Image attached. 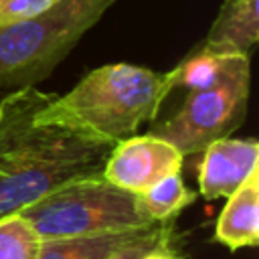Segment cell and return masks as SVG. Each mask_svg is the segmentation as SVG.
<instances>
[{
  "mask_svg": "<svg viewBox=\"0 0 259 259\" xmlns=\"http://www.w3.org/2000/svg\"><path fill=\"white\" fill-rule=\"evenodd\" d=\"M55 93L14 89L0 99V217L20 212L53 188L101 174L111 144L53 123L36 113Z\"/></svg>",
  "mask_w": 259,
  "mask_h": 259,
  "instance_id": "cell-1",
  "label": "cell"
},
{
  "mask_svg": "<svg viewBox=\"0 0 259 259\" xmlns=\"http://www.w3.org/2000/svg\"><path fill=\"white\" fill-rule=\"evenodd\" d=\"M172 89V71L158 73L140 65L109 63L89 71L65 95H53L36 113V121L81 132L113 146L152 121Z\"/></svg>",
  "mask_w": 259,
  "mask_h": 259,
  "instance_id": "cell-2",
  "label": "cell"
},
{
  "mask_svg": "<svg viewBox=\"0 0 259 259\" xmlns=\"http://www.w3.org/2000/svg\"><path fill=\"white\" fill-rule=\"evenodd\" d=\"M115 0H57L49 10L0 26V89L47 79Z\"/></svg>",
  "mask_w": 259,
  "mask_h": 259,
  "instance_id": "cell-3",
  "label": "cell"
},
{
  "mask_svg": "<svg viewBox=\"0 0 259 259\" xmlns=\"http://www.w3.org/2000/svg\"><path fill=\"white\" fill-rule=\"evenodd\" d=\"M40 239H61L148 227L154 221L140 196L111 184L103 174L69 180L20 210Z\"/></svg>",
  "mask_w": 259,
  "mask_h": 259,
  "instance_id": "cell-4",
  "label": "cell"
},
{
  "mask_svg": "<svg viewBox=\"0 0 259 259\" xmlns=\"http://www.w3.org/2000/svg\"><path fill=\"white\" fill-rule=\"evenodd\" d=\"M249 87V55H237L217 83L202 89H188L180 109L154 125L152 134L174 144L182 156L198 154L210 142L231 136L243 123Z\"/></svg>",
  "mask_w": 259,
  "mask_h": 259,
  "instance_id": "cell-5",
  "label": "cell"
},
{
  "mask_svg": "<svg viewBox=\"0 0 259 259\" xmlns=\"http://www.w3.org/2000/svg\"><path fill=\"white\" fill-rule=\"evenodd\" d=\"M182 164V152L168 140L156 134H134L113 144L101 174L111 184L134 194H142L162 178L180 172Z\"/></svg>",
  "mask_w": 259,
  "mask_h": 259,
  "instance_id": "cell-6",
  "label": "cell"
},
{
  "mask_svg": "<svg viewBox=\"0 0 259 259\" xmlns=\"http://www.w3.org/2000/svg\"><path fill=\"white\" fill-rule=\"evenodd\" d=\"M259 170V144L253 138H219L202 150L198 192L206 200L227 198L251 172Z\"/></svg>",
  "mask_w": 259,
  "mask_h": 259,
  "instance_id": "cell-7",
  "label": "cell"
},
{
  "mask_svg": "<svg viewBox=\"0 0 259 259\" xmlns=\"http://www.w3.org/2000/svg\"><path fill=\"white\" fill-rule=\"evenodd\" d=\"M259 40V0H223L200 49L217 55H251Z\"/></svg>",
  "mask_w": 259,
  "mask_h": 259,
  "instance_id": "cell-8",
  "label": "cell"
},
{
  "mask_svg": "<svg viewBox=\"0 0 259 259\" xmlns=\"http://www.w3.org/2000/svg\"><path fill=\"white\" fill-rule=\"evenodd\" d=\"M214 239L231 251L259 243V170L227 196L217 219Z\"/></svg>",
  "mask_w": 259,
  "mask_h": 259,
  "instance_id": "cell-9",
  "label": "cell"
},
{
  "mask_svg": "<svg viewBox=\"0 0 259 259\" xmlns=\"http://www.w3.org/2000/svg\"><path fill=\"white\" fill-rule=\"evenodd\" d=\"M148 227L125 229V231H107V233H95V235H79V237L45 239L40 243L38 259H103L113 249H117L119 245H123L130 239H134Z\"/></svg>",
  "mask_w": 259,
  "mask_h": 259,
  "instance_id": "cell-10",
  "label": "cell"
},
{
  "mask_svg": "<svg viewBox=\"0 0 259 259\" xmlns=\"http://www.w3.org/2000/svg\"><path fill=\"white\" fill-rule=\"evenodd\" d=\"M138 196H140L144 212L154 223L170 221L172 217H176L180 210H184L188 204L196 200L194 190L186 188L180 172H174L162 178L160 182H156L154 186H150Z\"/></svg>",
  "mask_w": 259,
  "mask_h": 259,
  "instance_id": "cell-11",
  "label": "cell"
},
{
  "mask_svg": "<svg viewBox=\"0 0 259 259\" xmlns=\"http://www.w3.org/2000/svg\"><path fill=\"white\" fill-rule=\"evenodd\" d=\"M233 57H237V55H217V53H208V51L196 47L186 59H182L172 69L174 89L176 87L202 89V87L217 83L229 69Z\"/></svg>",
  "mask_w": 259,
  "mask_h": 259,
  "instance_id": "cell-12",
  "label": "cell"
},
{
  "mask_svg": "<svg viewBox=\"0 0 259 259\" xmlns=\"http://www.w3.org/2000/svg\"><path fill=\"white\" fill-rule=\"evenodd\" d=\"M40 235L20 212L0 217V259H38Z\"/></svg>",
  "mask_w": 259,
  "mask_h": 259,
  "instance_id": "cell-13",
  "label": "cell"
},
{
  "mask_svg": "<svg viewBox=\"0 0 259 259\" xmlns=\"http://www.w3.org/2000/svg\"><path fill=\"white\" fill-rule=\"evenodd\" d=\"M168 235H170V227L166 223H154L148 229H144L140 235H136L134 239H130L123 245H119L117 249H113L103 259H140L150 247H154L158 241H162Z\"/></svg>",
  "mask_w": 259,
  "mask_h": 259,
  "instance_id": "cell-14",
  "label": "cell"
},
{
  "mask_svg": "<svg viewBox=\"0 0 259 259\" xmlns=\"http://www.w3.org/2000/svg\"><path fill=\"white\" fill-rule=\"evenodd\" d=\"M55 2L57 0H0V26L36 16Z\"/></svg>",
  "mask_w": 259,
  "mask_h": 259,
  "instance_id": "cell-15",
  "label": "cell"
},
{
  "mask_svg": "<svg viewBox=\"0 0 259 259\" xmlns=\"http://www.w3.org/2000/svg\"><path fill=\"white\" fill-rule=\"evenodd\" d=\"M140 259H180L176 253H174V249L170 247V235L168 237H164L162 241H158L154 247H150Z\"/></svg>",
  "mask_w": 259,
  "mask_h": 259,
  "instance_id": "cell-16",
  "label": "cell"
}]
</instances>
